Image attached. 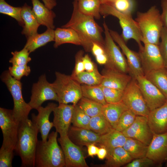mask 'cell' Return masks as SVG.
Wrapping results in <instances>:
<instances>
[{
    "label": "cell",
    "instance_id": "cell-11",
    "mask_svg": "<svg viewBox=\"0 0 167 167\" xmlns=\"http://www.w3.org/2000/svg\"><path fill=\"white\" fill-rule=\"evenodd\" d=\"M31 93L28 104L32 109H37L48 100L58 102V97L52 84L47 81L45 75H41L38 81L33 84Z\"/></svg>",
    "mask_w": 167,
    "mask_h": 167
},
{
    "label": "cell",
    "instance_id": "cell-43",
    "mask_svg": "<svg viewBox=\"0 0 167 167\" xmlns=\"http://www.w3.org/2000/svg\"><path fill=\"white\" fill-rule=\"evenodd\" d=\"M8 71L10 75L15 79L20 80L24 76H27L31 72L30 67L27 65L12 66L9 67Z\"/></svg>",
    "mask_w": 167,
    "mask_h": 167
},
{
    "label": "cell",
    "instance_id": "cell-14",
    "mask_svg": "<svg viewBox=\"0 0 167 167\" xmlns=\"http://www.w3.org/2000/svg\"><path fill=\"white\" fill-rule=\"evenodd\" d=\"M135 78L150 111L162 106L166 102L167 98L144 75L139 76Z\"/></svg>",
    "mask_w": 167,
    "mask_h": 167
},
{
    "label": "cell",
    "instance_id": "cell-36",
    "mask_svg": "<svg viewBox=\"0 0 167 167\" xmlns=\"http://www.w3.org/2000/svg\"><path fill=\"white\" fill-rule=\"evenodd\" d=\"M77 104L91 118L102 113L103 105L84 97Z\"/></svg>",
    "mask_w": 167,
    "mask_h": 167
},
{
    "label": "cell",
    "instance_id": "cell-45",
    "mask_svg": "<svg viewBox=\"0 0 167 167\" xmlns=\"http://www.w3.org/2000/svg\"><path fill=\"white\" fill-rule=\"evenodd\" d=\"M161 41L159 45L162 57L165 67L167 69V29L164 27L161 38Z\"/></svg>",
    "mask_w": 167,
    "mask_h": 167
},
{
    "label": "cell",
    "instance_id": "cell-20",
    "mask_svg": "<svg viewBox=\"0 0 167 167\" xmlns=\"http://www.w3.org/2000/svg\"><path fill=\"white\" fill-rule=\"evenodd\" d=\"M102 86L124 90L133 77L127 74L105 68L102 71Z\"/></svg>",
    "mask_w": 167,
    "mask_h": 167
},
{
    "label": "cell",
    "instance_id": "cell-23",
    "mask_svg": "<svg viewBox=\"0 0 167 167\" xmlns=\"http://www.w3.org/2000/svg\"><path fill=\"white\" fill-rule=\"evenodd\" d=\"M32 10L39 24L46 26L47 28H55L54 19L56 14L52 10L47 7L39 0H31Z\"/></svg>",
    "mask_w": 167,
    "mask_h": 167
},
{
    "label": "cell",
    "instance_id": "cell-26",
    "mask_svg": "<svg viewBox=\"0 0 167 167\" xmlns=\"http://www.w3.org/2000/svg\"><path fill=\"white\" fill-rule=\"evenodd\" d=\"M54 47L56 48L66 43H70L81 45V39L78 33L74 29L70 28H57L54 30Z\"/></svg>",
    "mask_w": 167,
    "mask_h": 167
},
{
    "label": "cell",
    "instance_id": "cell-13",
    "mask_svg": "<svg viewBox=\"0 0 167 167\" xmlns=\"http://www.w3.org/2000/svg\"><path fill=\"white\" fill-rule=\"evenodd\" d=\"M63 151L66 167H88L80 147L74 143L67 135L58 139Z\"/></svg>",
    "mask_w": 167,
    "mask_h": 167
},
{
    "label": "cell",
    "instance_id": "cell-33",
    "mask_svg": "<svg viewBox=\"0 0 167 167\" xmlns=\"http://www.w3.org/2000/svg\"><path fill=\"white\" fill-rule=\"evenodd\" d=\"M71 76L80 84L89 85H100L103 78V76L99 71L97 66L92 71H85L77 75Z\"/></svg>",
    "mask_w": 167,
    "mask_h": 167
},
{
    "label": "cell",
    "instance_id": "cell-41",
    "mask_svg": "<svg viewBox=\"0 0 167 167\" xmlns=\"http://www.w3.org/2000/svg\"><path fill=\"white\" fill-rule=\"evenodd\" d=\"M136 115L128 109L121 116L115 129L122 132L130 127L134 122Z\"/></svg>",
    "mask_w": 167,
    "mask_h": 167
},
{
    "label": "cell",
    "instance_id": "cell-15",
    "mask_svg": "<svg viewBox=\"0 0 167 167\" xmlns=\"http://www.w3.org/2000/svg\"><path fill=\"white\" fill-rule=\"evenodd\" d=\"M109 32L114 42L118 44L126 56L130 75L134 78L139 76L144 75L138 53L130 49L121 35L117 32L109 30Z\"/></svg>",
    "mask_w": 167,
    "mask_h": 167
},
{
    "label": "cell",
    "instance_id": "cell-1",
    "mask_svg": "<svg viewBox=\"0 0 167 167\" xmlns=\"http://www.w3.org/2000/svg\"><path fill=\"white\" fill-rule=\"evenodd\" d=\"M73 4L71 18L62 28L74 30L80 36L81 46L87 52H91L93 42L104 45V38L102 35L104 30L102 28L95 22L93 17L84 15L78 11L76 1L74 0Z\"/></svg>",
    "mask_w": 167,
    "mask_h": 167
},
{
    "label": "cell",
    "instance_id": "cell-46",
    "mask_svg": "<svg viewBox=\"0 0 167 167\" xmlns=\"http://www.w3.org/2000/svg\"><path fill=\"white\" fill-rule=\"evenodd\" d=\"M156 166L154 162L151 159L145 156L134 159L125 165V167H149Z\"/></svg>",
    "mask_w": 167,
    "mask_h": 167
},
{
    "label": "cell",
    "instance_id": "cell-52",
    "mask_svg": "<svg viewBox=\"0 0 167 167\" xmlns=\"http://www.w3.org/2000/svg\"><path fill=\"white\" fill-rule=\"evenodd\" d=\"M107 154V151L105 148L101 147L99 148L97 155L99 159L103 160L106 158Z\"/></svg>",
    "mask_w": 167,
    "mask_h": 167
},
{
    "label": "cell",
    "instance_id": "cell-24",
    "mask_svg": "<svg viewBox=\"0 0 167 167\" xmlns=\"http://www.w3.org/2000/svg\"><path fill=\"white\" fill-rule=\"evenodd\" d=\"M21 16L24 24L22 34L28 39L37 33V30L40 25L33 12L32 7L25 3L22 7Z\"/></svg>",
    "mask_w": 167,
    "mask_h": 167
},
{
    "label": "cell",
    "instance_id": "cell-50",
    "mask_svg": "<svg viewBox=\"0 0 167 167\" xmlns=\"http://www.w3.org/2000/svg\"><path fill=\"white\" fill-rule=\"evenodd\" d=\"M162 11L161 16L163 26L167 29V0H161Z\"/></svg>",
    "mask_w": 167,
    "mask_h": 167
},
{
    "label": "cell",
    "instance_id": "cell-47",
    "mask_svg": "<svg viewBox=\"0 0 167 167\" xmlns=\"http://www.w3.org/2000/svg\"><path fill=\"white\" fill-rule=\"evenodd\" d=\"M84 52L82 50L79 51L75 56V65L71 75H74L85 71L83 61Z\"/></svg>",
    "mask_w": 167,
    "mask_h": 167
},
{
    "label": "cell",
    "instance_id": "cell-44",
    "mask_svg": "<svg viewBox=\"0 0 167 167\" xmlns=\"http://www.w3.org/2000/svg\"><path fill=\"white\" fill-rule=\"evenodd\" d=\"M14 150L1 146L0 149V167H12Z\"/></svg>",
    "mask_w": 167,
    "mask_h": 167
},
{
    "label": "cell",
    "instance_id": "cell-21",
    "mask_svg": "<svg viewBox=\"0 0 167 167\" xmlns=\"http://www.w3.org/2000/svg\"><path fill=\"white\" fill-rule=\"evenodd\" d=\"M67 136L71 141L80 147L98 143L100 135L89 129L73 126L70 127Z\"/></svg>",
    "mask_w": 167,
    "mask_h": 167
},
{
    "label": "cell",
    "instance_id": "cell-8",
    "mask_svg": "<svg viewBox=\"0 0 167 167\" xmlns=\"http://www.w3.org/2000/svg\"><path fill=\"white\" fill-rule=\"evenodd\" d=\"M105 34L104 48L107 57L105 67L122 73H129L126 59L116 45L111 36L109 29L105 22L103 24Z\"/></svg>",
    "mask_w": 167,
    "mask_h": 167
},
{
    "label": "cell",
    "instance_id": "cell-5",
    "mask_svg": "<svg viewBox=\"0 0 167 167\" xmlns=\"http://www.w3.org/2000/svg\"><path fill=\"white\" fill-rule=\"evenodd\" d=\"M56 79L52 83L59 103L77 104L83 97L81 86L71 76L59 72L55 73Z\"/></svg>",
    "mask_w": 167,
    "mask_h": 167
},
{
    "label": "cell",
    "instance_id": "cell-9",
    "mask_svg": "<svg viewBox=\"0 0 167 167\" xmlns=\"http://www.w3.org/2000/svg\"><path fill=\"white\" fill-rule=\"evenodd\" d=\"M122 101L137 116L148 117L150 112L136 79L133 77L124 90Z\"/></svg>",
    "mask_w": 167,
    "mask_h": 167
},
{
    "label": "cell",
    "instance_id": "cell-16",
    "mask_svg": "<svg viewBox=\"0 0 167 167\" xmlns=\"http://www.w3.org/2000/svg\"><path fill=\"white\" fill-rule=\"evenodd\" d=\"M122 132L126 137L137 139L148 146L153 135L147 117L142 116H136L132 125Z\"/></svg>",
    "mask_w": 167,
    "mask_h": 167
},
{
    "label": "cell",
    "instance_id": "cell-10",
    "mask_svg": "<svg viewBox=\"0 0 167 167\" xmlns=\"http://www.w3.org/2000/svg\"><path fill=\"white\" fill-rule=\"evenodd\" d=\"M19 124L13 115L12 110L0 108V127L3 137L2 146L15 151Z\"/></svg>",
    "mask_w": 167,
    "mask_h": 167
},
{
    "label": "cell",
    "instance_id": "cell-39",
    "mask_svg": "<svg viewBox=\"0 0 167 167\" xmlns=\"http://www.w3.org/2000/svg\"><path fill=\"white\" fill-rule=\"evenodd\" d=\"M30 52L26 48L24 47L19 51H15L11 52L13 57L9 60V62L13 66H21L27 65V63L31 60L29 56Z\"/></svg>",
    "mask_w": 167,
    "mask_h": 167
},
{
    "label": "cell",
    "instance_id": "cell-7",
    "mask_svg": "<svg viewBox=\"0 0 167 167\" xmlns=\"http://www.w3.org/2000/svg\"><path fill=\"white\" fill-rule=\"evenodd\" d=\"M2 81L6 85L13 98L14 107L13 115L19 123L28 118L32 109L29 104L24 101L22 94V84L10 74L8 71H4L1 74Z\"/></svg>",
    "mask_w": 167,
    "mask_h": 167
},
{
    "label": "cell",
    "instance_id": "cell-40",
    "mask_svg": "<svg viewBox=\"0 0 167 167\" xmlns=\"http://www.w3.org/2000/svg\"><path fill=\"white\" fill-rule=\"evenodd\" d=\"M101 86L107 103H116L122 101L124 90Z\"/></svg>",
    "mask_w": 167,
    "mask_h": 167
},
{
    "label": "cell",
    "instance_id": "cell-54",
    "mask_svg": "<svg viewBox=\"0 0 167 167\" xmlns=\"http://www.w3.org/2000/svg\"><path fill=\"white\" fill-rule=\"evenodd\" d=\"M45 5L50 10H52L57 5L56 0H42Z\"/></svg>",
    "mask_w": 167,
    "mask_h": 167
},
{
    "label": "cell",
    "instance_id": "cell-31",
    "mask_svg": "<svg viewBox=\"0 0 167 167\" xmlns=\"http://www.w3.org/2000/svg\"><path fill=\"white\" fill-rule=\"evenodd\" d=\"M148 146L137 139L127 138L123 147L134 160L146 156Z\"/></svg>",
    "mask_w": 167,
    "mask_h": 167
},
{
    "label": "cell",
    "instance_id": "cell-53",
    "mask_svg": "<svg viewBox=\"0 0 167 167\" xmlns=\"http://www.w3.org/2000/svg\"><path fill=\"white\" fill-rule=\"evenodd\" d=\"M95 57L96 62L99 64L105 65L106 63L107 57L106 53Z\"/></svg>",
    "mask_w": 167,
    "mask_h": 167
},
{
    "label": "cell",
    "instance_id": "cell-28",
    "mask_svg": "<svg viewBox=\"0 0 167 167\" xmlns=\"http://www.w3.org/2000/svg\"><path fill=\"white\" fill-rule=\"evenodd\" d=\"M127 138L122 132L113 129L100 135L98 144L108 151L118 147H123Z\"/></svg>",
    "mask_w": 167,
    "mask_h": 167
},
{
    "label": "cell",
    "instance_id": "cell-17",
    "mask_svg": "<svg viewBox=\"0 0 167 167\" xmlns=\"http://www.w3.org/2000/svg\"><path fill=\"white\" fill-rule=\"evenodd\" d=\"M74 108L73 104L59 103L58 105L53 109L54 127L60 137L67 135L71 123Z\"/></svg>",
    "mask_w": 167,
    "mask_h": 167
},
{
    "label": "cell",
    "instance_id": "cell-37",
    "mask_svg": "<svg viewBox=\"0 0 167 167\" xmlns=\"http://www.w3.org/2000/svg\"><path fill=\"white\" fill-rule=\"evenodd\" d=\"M71 123L77 127L89 129L91 117L85 113L77 104L74 105Z\"/></svg>",
    "mask_w": 167,
    "mask_h": 167
},
{
    "label": "cell",
    "instance_id": "cell-30",
    "mask_svg": "<svg viewBox=\"0 0 167 167\" xmlns=\"http://www.w3.org/2000/svg\"><path fill=\"white\" fill-rule=\"evenodd\" d=\"M144 76L167 98V69L165 67L150 71Z\"/></svg>",
    "mask_w": 167,
    "mask_h": 167
},
{
    "label": "cell",
    "instance_id": "cell-49",
    "mask_svg": "<svg viewBox=\"0 0 167 167\" xmlns=\"http://www.w3.org/2000/svg\"><path fill=\"white\" fill-rule=\"evenodd\" d=\"M91 52L95 57L106 53L104 45L95 42L92 43Z\"/></svg>",
    "mask_w": 167,
    "mask_h": 167
},
{
    "label": "cell",
    "instance_id": "cell-55",
    "mask_svg": "<svg viewBox=\"0 0 167 167\" xmlns=\"http://www.w3.org/2000/svg\"><path fill=\"white\" fill-rule=\"evenodd\" d=\"M101 4H108L116 0H100Z\"/></svg>",
    "mask_w": 167,
    "mask_h": 167
},
{
    "label": "cell",
    "instance_id": "cell-35",
    "mask_svg": "<svg viewBox=\"0 0 167 167\" xmlns=\"http://www.w3.org/2000/svg\"><path fill=\"white\" fill-rule=\"evenodd\" d=\"M89 129L101 135L109 132L113 128L102 113L91 118Z\"/></svg>",
    "mask_w": 167,
    "mask_h": 167
},
{
    "label": "cell",
    "instance_id": "cell-34",
    "mask_svg": "<svg viewBox=\"0 0 167 167\" xmlns=\"http://www.w3.org/2000/svg\"><path fill=\"white\" fill-rule=\"evenodd\" d=\"M83 96L103 105L106 103L103 92L100 85H89L85 84L81 85Z\"/></svg>",
    "mask_w": 167,
    "mask_h": 167
},
{
    "label": "cell",
    "instance_id": "cell-12",
    "mask_svg": "<svg viewBox=\"0 0 167 167\" xmlns=\"http://www.w3.org/2000/svg\"><path fill=\"white\" fill-rule=\"evenodd\" d=\"M144 45L139 48L138 54L144 75L165 67L159 45L152 44Z\"/></svg>",
    "mask_w": 167,
    "mask_h": 167
},
{
    "label": "cell",
    "instance_id": "cell-56",
    "mask_svg": "<svg viewBox=\"0 0 167 167\" xmlns=\"http://www.w3.org/2000/svg\"><path fill=\"white\" fill-rule=\"evenodd\" d=\"M75 0L76 1H78V0Z\"/></svg>",
    "mask_w": 167,
    "mask_h": 167
},
{
    "label": "cell",
    "instance_id": "cell-42",
    "mask_svg": "<svg viewBox=\"0 0 167 167\" xmlns=\"http://www.w3.org/2000/svg\"><path fill=\"white\" fill-rule=\"evenodd\" d=\"M119 11L128 15H131L134 7L133 0H116L108 4Z\"/></svg>",
    "mask_w": 167,
    "mask_h": 167
},
{
    "label": "cell",
    "instance_id": "cell-27",
    "mask_svg": "<svg viewBox=\"0 0 167 167\" xmlns=\"http://www.w3.org/2000/svg\"><path fill=\"white\" fill-rule=\"evenodd\" d=\"M128 109V108L122 101L107 103L103 106L102 114L113 128L115 129L121 116Z\"/></svg>",
    "mask_w": 167,
    "mask_h": 167
},
{
    "label": "cell",
    "instance_id": "cell-18",
    "mask_svg": "<svg viewBox=\"0 0 167 167\" xmlns=\"http://www.w3.org/2000/svg\"><path fill=\"white\" fill-rule=\"evenodd\" d=\"M146 156L158 167H161L163 163L167 162V132L153 134L148 146Z\"/></svg>",
    "mask_w": 167,
    "mask_h": 167
},
{
    "label": "cell",
    "instance_id": "cell-29",
    "mask_svg": "<svg viewBox=\"0 0 167 167\" xmlns=\"http://www.w3.org/2000/svg\"><path fill=\"white\" fill-rule=\"evenodd\" d=\"M54 32L53 29L47 28L43 33H37L27 39L24 47L27 48L30 53L33 52L48 43L54 41Z\"/></svg>",
    "mask_w": 167,
    "mask_h": 167
},
{
    "label": "cell",
    "instance_id": "cell-25",
    "mask_svg": "<svg viewBox=\"0 0 167 167\" xmlns=\"http://www.w3.org/2000/svg\"><path fill=\"white\" fill-rule=\"evenodd\" d=\"M105 163L102 166L119 167L131 161L133 159L123 147H118L107 151Z\"/></svg>",
    "mask_w": 167,
    "mask_h": 167
},
{
    "label": "cell",
    "instance_id": "cell-4",
    "mask_svg": "<svg viewBox=\"0 0 167 167\" xmlns=\"http://www.w3.org/2000/svg\"><path fill=\"white\" fill-rule=\"evenodd\" d=\"M58 133L52 131L46 141H38L35 154V166H65L64 153L57 141Z\"/></svg>",
    "mask_w": 167,
    "mask_h": 167
},
{
    "label": "cell",
    "instance_id": "cell-32",
    "mask_svg": "<svg viewBox=\"0 0 167 167\" xmlns=\"http://www.w3.org/2000/svg\"><path fill=\"white\" fill-rule=\"evenodd\" d=\"M76 1L78 9L80 13L96 19L101 18V3L100 0H78Z\"/></svg>",
    "mask_w": 167,
    "mask_h": 167
},
{
    "label": "cell",
    "instance_id": "cell-38",
    "mask_svg": "<svg viewBox=\"0 0 167 167\" xmlns=\"http://www.w3.org/2000/svg\"><path fill=\"white\" fill-rule=\"evenodd\" d=\"M22 7H14L5 0H0V13L8 15L15 19L21 26L23 27L24 22L21 16Z\"/></svg>",
    "mask_w": 167,
    "mask_h": 167
},
{
    "label": "cell",
    "instance_id": "cell-22",
    "mask_svg": "<svg viewBox=\"0 0 167 167\" xmlns=\"http://www.w3.org/2000/svg\"><path fill=\"white\" fill-rule=\"evenodd\" d=\"M153 134L167 132V101L162 106L150 111L147 117Z\"/></svg>",
    "mask_w": 167,
    "mask_h": 167
},
{
    "label": "cell",
    "instance_id": "cell-3",
    "mask_svg": "<svg viewBox=\"0 0 167 167\" xmlns=\"http://www.w3.org/2000/svg\"><path fill=\"white\" fill-rule=\"evenodd\" d=\"M135 20L141 33L142 42L159 45L164 26L156 7L152 6L145 12H138Z\"/></svg>",
    "mask_w": 167,
    "mask_h": 167
},
{
    "label": "cell",
    "instance_id": "cell-19",
    "mask_svg": "<svg viewBox=\"0 0 167 167\" xmlns=\"http://www.w3.org/2000/svg\"><path fill=\"white\" fill-rule=\"evenodd\" d=\"M57 105L54 103H49L44 107L42 106L36 109L38 114L32 115V121L37 128L41 134L42 140L46 141L48 138L49 131L54 126L53 122L49 120V117L54 108Z\"/></svg>",
    "mask_w": 167,
    "mask_h": 167
},
{
    "label": "cell",
    "instance_id": "cell-6",
    "mask_svg": "<svg viewBox=\"0 0 167 167\" xmlns=\"http://www.w3.org/2000/svg\"><path fill=\"white\" fill-rule=\"evenodd\" d=\"M100 13L101 15L105 17L112 15L118 19L122 30L121 35L126 43L130 39H133L137 42L139 48L143 47L141 33L131 15L121 12L112 6L106 4H101Z\"/></svg>",
    "mask_w": 167,
    "mask_h": 167
},
{
    "label": "cell",
    "instance_id": "cell-48",
    "mask_svg": "<svg viewBox=\"0 0 167 167\" xmlns=\"http://www.w3.org/2000/svg\"><path fill=\"white\" fill-rule=\"evenodd\" d=\"M83 61L85 71H92L97 66L92 61L89 55L88 54L84 55Z\"/></svg>",
    "mask_w": 167,
    "mask_h": 167
},
{
    "label": "cell",
    "instance_id": "cell-2",
    "mask_svg": "<svg viewBox=\"0 0 167 167\" xmlns=\"http://www.w3.org/2000/svg\"><path fill=\"white\" fill-rule=\"evenodd\" d=\"M39 131L28 118L19 123L15 151L20 157L21 167H35V157Z\"/></svg>",
    "mask_w": 167,
    "mask_h": 167
},
{
    "label": "cell",
    "instance_id": "cell-51",
    "mask_svg": "<svg viewBox=\"0 0 167 167\" xmlns=\"http://www.w3.org/2000/svg\"><path fill=\"white\" fill-rule=\"evenodd\" d=\"M95 144H91L87 147L88 155L93 157L97 155L99 148L97 147Z\"/></svg>",
    "mask_w": 167,
    "mask_h": 167
}]
</instances>
